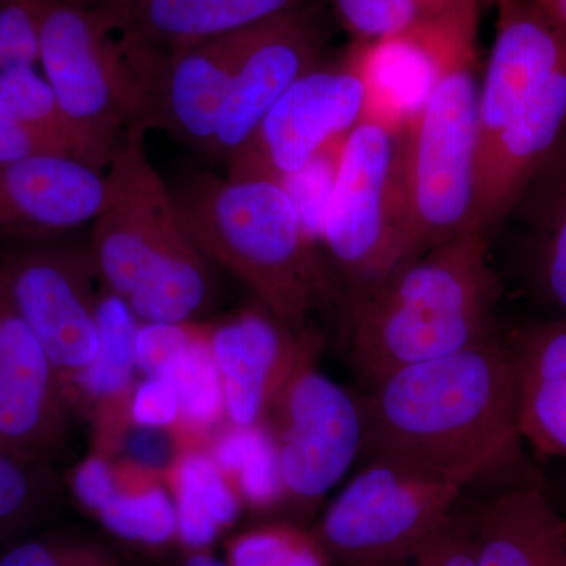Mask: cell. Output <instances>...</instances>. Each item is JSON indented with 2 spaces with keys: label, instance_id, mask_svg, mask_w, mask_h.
Listing matches in <instances>:
<instances>
[{
  "label": "cell",
  "instance_id": "5b68a950",
  "mask_svg": "<svg viewBox=\"0 0 566 566\" xmlns=\"http://www.w3.org/2000/svg\"><path fill=\"white\" fill-rule=\"evenodd\" d=\"M476 31L479 20L469 21L434 41L430 81L403 123L408 262L474 232L480 92Z\"/></svg>",
  "mask_w": 566,
  "mask_h": 566
},
{
  "label": "cell",
  "instance_id": "9c48e42d",
  "mask_svg": "<svg viewBox=\"0 0 566 566\" xmlns=\"http://www.w3.org/2000/svg\"><path fill=\"white\" fill-rule=\"evenodd\" d=\"M374 99L365 44L337 65L305 73L227 159L226 177L286 185L367 117Z\"/></svg>",
  "mask_w": 566,
  "mask_h": 566
},
{
  "label": "cell",
  "instance_id": "d6986e66",
  "mask_svg": "<svg viewBox=\"0 0 566 566\" xmlns=\"http://www.w3.org/2000/svg\"><path fill=\"white\" fill-rule=\"evenodd\" d=\"M92 13L112 36L174 52L251 28L300 0H69Z\"/></svg>",
  "mask_w": 566,
  "mask_h": 566
},
{
  "label": "cell",
  "instance_id": "f35d334b",
  "mask_svg": "<svg viewBox=\"0 0 566 566\" xmlns=\"http://www.w3.org/2000/svg\"><path fill=\"white\" fill-rule=\"evenodd\" d=\"M178 566H230L226 558H219L210 549H188Z\"/></svg>",
  "mask_w": 566,
  "mask_h": 566
},
{
  "label": "cell",
  "instance_id": "7c38bea8",
  "mask_svg": "<svg viewBox=\"0 0 566 566\" xmlns=\"http://www.w3.org/2000/svg\"><path fill=\"white\" fill-rule=\"evenodd\" d=\"M243 40L241 29L174 52L117 40L132 81L136 122L214 159L216 134Z\"/></svg>",
  "mask_w": 566,
  "mask_h": 566
},
{
  "label": "cell",
  "instance_id": "9a60e30c",
  "mask_svg": "<svg viewBox=\"0 0 566 566\" xmlns=\"http://www.w3.org/2000/svg\"><path fill=\"white\" fill-rule=\"evenodd\" d=\"M221 371L226 419L237 427L264 422L275 398L312 346L315 334L283 324L262 305L208 327Z\"/></svg>",
  "mask_w": 566,
  "mask_h": 566
},
{
  "label": "cell",
  "instance_id": "7402d4cb",
  "mask_svg": "<svg viewBox=\"0 0 566 566\" xmlns=\"http://www.w3.org/2000/svg\"><path fill=\"white\" fill-rule=\"evenodd\" d=\"M177 510L178 542L208 549L240 517L243 499L208 450L189 447L167 476Z\"/></svg>",
  "mask_w": 566,
  "mask_h": 566
},
{
  "label": "cell",
  "instance_id": "ac0fdd59",
  "mask_svg": "<svg viewBox=\"0 0 566 566\" xmlns=\"http://www.w3.org/2000/svg\"><path fill=\"white\" fill-rule=\"evenodd\" d=\"M566 126V59L502 129L476 169L474 230L490 237L526 196Z\"/></svg>",
  "mask_w": 566,
  "mask_h": 566
},
{
  "label": "cell",
  "instance_id": "d4e9b609",
  "mask_svg": "<svg viewBox=\"0 0 566 566\" xmlns=\"http://www.w3.org/2000/svg\"><path fill=\"white\" fill-rule=\"evenodd\" d=\"M212 460L237 488L245 504L266 509L283 499L281 465L268 424H230L212 441Z\"/></svg>",
  "mask_w": 566,
  "mask_h": 566
},
{
  "label": "cell",
  "instance_id": "d6a6232c",
  "mask_svg": "<svg viewBox=\"0 0 566 566\" xmlns=\"http://www.w3.org/2000/svg\"><path fill=\"white\" fill-rule=\"evenodd\" d=\"M197 329L196 323H140L137 371L144 376H172Z\"/></svg>",
  "mask_w": 566,
  "mask_h": 566
},
{
  "label": "cell",
  "instance_id": "8992f818",
  "mask_svg": "<svg viewBox=\"0 0 566 566\" xmlns=\"http://www.w3.org/2000/svg\"><path fill=\"white\" fill-rule=\"evenodd\" d=\"M401 136L403 123L370 111L338 147L318 243L352 297L408 262Z\"/></svg>",
  "mask_w": 566,
  "mask_h": 566
},
{
  "label": "cell",
  "instance_id": "7a4b0ae2",
  "mask_svg": "<svg viewBox=\"0 0 566 566\" xmlns=\"http://www.w3.org/2000/svg\"><path fill=\"white\" fill-rule=\"evenodd\" d=\"M129 126L109 164V199L92 223L88 253L103 289L140 323H196L218 297L216 264L186 230L172 189Z\"/></svg>",
  "mask_w": 566,
  "mask_h": 566
},
{
  "label": "cell",
  "instance_id": "ffe728a7",
  "mask_svg": "<svg viewBox=\"0 0 566 566\" xmlns=\"http://www.w3.org/2000/svg\"><path fill=\"white\" fill-rule=\"evenodd\" d=\"M474 534L479 566H557L566 557V517L532 483L491 497Z\"/></svg>",
  "mask_w": 566,
  "mask_h": 566
},
{
  "label": "cell",
  "instance_id": "8fae6325",
  "mask_svg": "<svg viewBox=\"0 0 566 566\" xmlns=\"http://www.w3.org/2000/svg\"><path fill=\"white\" fill-rule=\"evenodd\" d=\"M96 281L88 249L32 244L0 263V293L46 349L66 401L98 348Z\"/></svg>",
  "mask_w": 566,
  "mask_h": 566
},
{
  "label": "cell",
  "instance_id": "1f68e13d",
  "mask_svg": "<svg viewBox=\"0 0 566 566\" xmlns=\"http://www.w3.org/2000/svg\"><path fill=\"white\" fill-rule=\"evenodd\" d=\"M48 0H0V74L35 69Z\"/></svg>",
  "mask_w": 566,
  "mask_h": 566
},
{
  "label": "cell",
  "instance_id": "ba28073f",
  "mask_svg": "<svg viewBox=\"0 0 566 566\" xmlns=\"http://www.w3.org/2000/svg\"><path fill=\"white\" fill-rule=\"evenodd\" d=\"M40 63L80 140L84 163L103 170L136 123L132 82L117 41L88 11L69 0H48Z\"/></svg>",
  "mask_w": 566,
  "mask_h": 566
},
{
  "label": "cell",
  "instance_id": "5bb4252c",
  "mask_svg": "<svg viewBox=\"0 0 566 566\" xmlns=\"http://www.w3.org/2000/svg\"><path fill=\"white\" fill-rule=\"evenodd\" d=\"M70 412L46 349L0 293V450L50 463Z\"/></svg>",
  "mask_w": 566,
  "mask_h": 566
},
{
  "label": "cell",
  "instance_id": "277c9868",
  "mask_svg": "<svg viewBox=\"0 0 566 566\" xmlns=\"http://www.w3.org/2000/svg\"><path fill=\"white\" fill-rule=\"evenodd\" d=\"M172 189L186 230L216 266L292 329L333 300V279L286 186L188 170Z\"/></svg>",
  "mask_w": 566,
  "mask_h": 566
},
{
  "label": "cell",
  "instance_id": "ab89813d",
  "mask_svg": "<svg viewBox=\"0 0 566 566\" xmlns=\"http://www.w3.org/2000/svg\"><path fill=\"white\" fill-rule=\"evenodd\" d=\"M558 24L566 29V0H535Z\"/></svg>",
  "mask_w": 566,
  "mask_h": 566
},
{
  "label": "cell",
  "instance_id": "44dd1931",
  "mask_svg": "<svg viewBox=\"0 0 566 566\" xmlns=\"http://www.w3.org/2000/svg\"><path fill=\"white\" fill-rule=\"evenodd\" d=\"M509 353L521 436L545 455L566 457V319L528 331Z\"/></svg>",
  "mask_w": 566,
  "mask_h": 566
},
{
  "label": "cell",
  "instance_id": "6da1fadb",
  "mask_svg": "<svg viewBox=\"0 0 566 566\" xmlns=\"http://www.w3.org/2000/svg\"><path fill=\"white\" fill-rule=\"evenodd\" d=\"M357 398L367 460L398 461L468 486L520 457L512 359L493 337L392 371Z\"/></svg>",
  "mask_w": 566,
  "mask_h": 566
},
{
  "label": "cell",
  "instance_id": "52a82bcc",
  "mask_svg": "<svg viewBox=\"0 0 566 566\" xmlns=\"http://www.w3.org/2000/svg\"><path fill=\"white\" fill-rule=\"evenodd\" d=\"M464 483L392 460L374 458L349 480L314 534L344 566H394L455 512Z\"/></svg>",
  "mask_w": 566,
  "mask_h": 566
},
{
  "label": "cell",
  "instance_id": "83f0119b",
  "mask_svg": "<svg viewBox=\"0 0 566 566\" xmlns=\"http://www.w3.org/2000/svg\"><path fill=\"white\" fill-rule=\"evenodd\" d=\"M342 25L360 43L403 39L441 20L465 0H329Z\"/></svg>",
  "mask_w": 566,
  "mask_h": 566
},
{
  "label": "cell",
  "instance_id": "e0dca14e",
  "mask_svg": "<svg viewBox=\"0 0 566 566\" xmlns=\"http://www.w3.org/2000/svg\"><path fill=\"white\" fill-rule=\"evenodd\" d=\"M109 199L102 170L65 155H35L0 166V238L46 243L93 223Z\"/></svg>",
  "mask_w": 566,
  "mask_h": 566
},
{
  "label": "cell",
  "instance_id": "d590c367",
  "mask_svg": "<svg viewBox=\"0 0 566 566\" xmlns=\"http://www.w3.org/2000/svg\"><path fill=\"white\" fill-rule=\"evenodd\" d=\"M542 262L547 292L566 312V178L547 211Z\"/></svg>",
  "mask_w": 566,
  "mask_h": 566
},
{
  "label": "cell",
  "instance_id": "e575fe53",
  "mask_svg": "<svg viewBox=\"0 0 566 566\" xmlns=\"http://www.w3.org/2000/svg\"><path fill=\"white\" fill-rule=\"evenodd\" d=\"M126 415L140 427L177 428L180 397L172 376H144L128 395Z\"/></svg>",
  "mask_w": 566,
  "mask_h": 566
},
{
  "label": "cell",
  "instance_id": "f1b7e54d",
  "mask_svg": "<svg viewBox=\"0 0 566 566\" xmlns=\"http://www.w3.org/2000/svg\"><path fill=\"white\" fill-rule=\"evenodd\" d=\"M0 109L51 142L62 155L84 163L76 134L63 117L46 77L40 76L35 69L0 74Z\"/></svg>",
  "mask_w": 566,
  "mask_h": 566
},
{
  "label": "cell",
  "instance_id": "484cf974",
  "mask_svg": "<svg viewBox=\"0 0 566 566\" xmlns=\"http://www.w3.org/2000/svg\"><path fill=\"white\" fill-rule=\"evenodd\" d=\"M57 497V480L50 463L0 450V549L39 526Z\"/></svg>",
  "mask_w": 566,
  "mask_h": 566
},
{
  "label": "cell",
  "instance_id": "74e56055",
  "mask_svg": "<svg viewBox=\"0 0 566 566\" xmlns=\"http://www.w3.org/2000/svg\"><path fill=\"white\" fill-rule=\"evenodd\" d=\"M35 155H62L51 142L14 122L0 109V166Z\"/></svg>",
  "mask_w": 566,
  "mask_h": 566
},
{
  "label": "cell",
  "instance_id": "30bf717a",
  "mask_svg": "<svg viewBox=\"0 0 566 566\" xmlns=\"http://www.w3.org/2000/svg\"><path fill=\"white\" fill-rule=\"evenodd\" d=\"M318 344L304 354L268 415L281 465L283 497L312 510L363 453L359 398L316 367Z\"/></svg>",
  "mask_w": 566,
  "mask_h": 566
},
{
  "label": "cell",
  "instance_id": "8d00e7d4",
  "mask_svg": "<svg viewBox=\"0 0 566 566\" xmlns=\"http://www.w3.org/2000/svg\"><path fill=\"white\" fill-rule=\"evenodd\" d=\"M118 486L117 464L103 453L91 457L74 465L70 475V490L82 509L95 515Z\"/></svg>",
  "mask_w": 566,
  "mask_h": 566
},
{
  "label": "cell",
  "instance_id": "836d02e7",
  "mask_svg": "<svg viewBox=\"0 0 566 566\" xmlns=\"http://www.w3.org/2000/svg\"><path fill=\"white\" fill-rule=\"evenodd\" d=\"M412 566H479L474 520L457 515L434 532L411 558Z\"/></svg>",
  "mask_w": 566,
  "mask_h": 566
},
{
  "label": "cell",
  "instance_id": "cb8c5ba5",
  "mask_svg": "<svg viewBox=\"0 0 566 566\" xmlns=\"http://www.w3.org/2000/svg\"><path fill=\"white\" fill-rule=\"evenodd\" d=\"M118 486L95 513L109 534L123 542L164 546L178 539L172 491L159 476L117 464Z\"/></svg>",
  "mask_w": 566,
  "mask_h": 566
},
{
  "label": "cell",
  "instance_id": "f546056e",
  "mask_svg": "<svg viewBox=\"0 0 566 566\" xmlns=\"http://www.w3.org/2000/svg\"><path fill=\"white\" fill-rule=\"evenodd\" d=\"M226 560L230 566H327L331 558L314 532L268 524L233 536Z\"/></svg>",
  "mask_w": 566,
  "mask_h": 566
},
{
  "label": "cell",
  "instance_id": "4dcf8cb0",
  "mask_svg": "<svg viewBox=\"0 0 566 566\" xmlns=\"http://www.w3.org/2000/svg\"><path fill=\"white\" fill-rule=\"evenodd\" d=\"M0 566H125V560L95 536L50 532L24 535L2 547Z\"/></svg>",
  "mask_w": 566,
  "mask_h": 566
},
{
  "label": "cell",
  "instance_id": "3957f363",
  "mask_svg": "<svg viewBox=\"0 0 566 566\" xmlns=\"http://www.w3.org/2000/svg\"><path fill=\"white\" fill-rule=\"evenodd\" d=\"M488 248V234H461L352 297L349 364L364 387L491 337L499 281Z\"/></svg>",
  "mask_w": 566,
  "mask_h": 566
},
{
  "label": "cell",
  "instance_id": "60d3db41",
  "mask_svg": "<svg viewBox=\"0 0 566 566\" xmlns=\"http://www.w3.org/2000/svg\"><path fill=\"white\" fill-rule=\"evenodd\" d=\"M394 566H412V564H411V560H409V562H405V564L394 565Z\"/></svg>",
  "mask_w": 566,
  "mask_h": 566
},
{
  "label": "cell",
  "instance_id": "4316f807",
  "mask_svg": "<svg viewBox=\"0 0 566 566\" xmlns=\"http://www.w3.org/2000/svg\"><path fill=\"white\" fill-rule=\"evenodd\" d=\"M172 378L180 397V428L186 438H200L226 417L221 371L212 354L208 327L199 326Z\"/></svg>",
  "mask_w": 566,
  "mask_h": 566
},
{
  "label": "cell",
  "instance_id": "2e32d148",
  "mask_svg": "<svg viewBox=\"0 0 566 566\" xmlns=\"http://www.w3.org/2000/svg\"><path fill=\"white\" fill-rule=\"evenodd\" d=\"M494 3L495 39L479 92V164L517 111L566 59V29L535 0Z\"/></svg>",
  "mask_w": 566,
  "mask_h": 566
},
{
  "label": "cell",
  "instance_id": "4fadbf2b",
  "mask_svg": "<svg viewBox=\"0 0 566 566\" xmlns=\"http://www.w3.org/2000/svg\"><path fill=\"white\" fill-rule=\"evenodd\" d=\"M326 32L303 0L244 29L243 48L223 103L214 159L226 164L251 139L268 111L308 71L322 65Z\"/></svg>",
  "mask_w": 566,
  "mask_h": 566
},
{
  "label": "cell",
  "instance_id": "b9f144b4",
  "mask_svg": "<svg viewBox=\"0 0 566 566\" xmlns=\"http://www.w3.org/2000/svg\"><path fill=\"white\" fill-rule=\"evenodd\" d=\"M557 566H566V557L564 558V560L560 562V564H558Z\"/></svg>",
  "mask_w": 566,
  "mask_h": 566
},
{
  "label": "cell",
  "instance_id": "603a6c76",
  "mask_svg": "<svg viewBox=\"0 0 566 566\" xmlns=\"http://www.w3.org/2000/svg\"><path fill=\"white\" fill-rule=\"evenodd\" d=\"M98 348L93 363L82 371L69 395L71 411L82 401L103 406L122 400L136 382V344L140 319L114 293H99Z\"/></svg>",
  "mask_w": 566,
  "mask_h": 566
}]
</instances>
